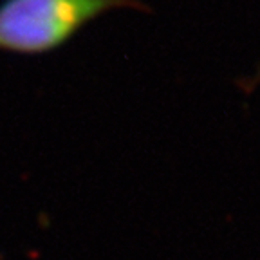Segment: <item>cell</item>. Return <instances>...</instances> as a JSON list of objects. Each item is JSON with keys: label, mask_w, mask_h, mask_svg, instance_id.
Wrapping results in <instances>:
<instances>
[{"label": "cell", "mask_w": 260, "mask_h": 260, "mask_svg": "<svg viewBox=\"0 0 260 260\" xmlns=\"http://www.w3.org/2000/svg\"><path fill=\"white\" fill-rule=\"evenodd\" d=\"M143 8L134 0H4L0 4V51L51 53L103 13Z\"/></svg>", "instance_id": "1"}, {"label": "cell", "mask_w": 260, "mask_h": 260, "mask_svg": "<svg viewBox=\"0 0 260 260\" xmlns=\"http://www.w3.org/2000/svg\"><path fill=\"white\" fill-rule=\"evenodd\" d=\"M240 85H242L244 90H248V92H249V90L255 89L256 85H260V65L256 67L255 73H253L249 78H246V80H244L242 83H240Z\"/></svg>", "instance_id": "2"}, {"label": "cell", "mask_w": 260, "mask_h": 260, "mask_svg": "<svg viewBox=\"0 0 260 260\" xmlns=\"http://www.w3.org/2000/svg\"><path fill=\"white\" fill-rule=\"evenodd\" d=\"M0 260H2V256H0Z\"/></svg>", "instance_id": "3"}]
</instances>
